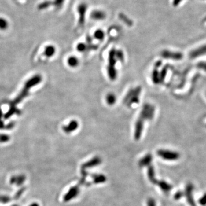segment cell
<instances>
[{"label":"cell","instance_id":"obj_1","mask_svg":"<svg viewBox=\"0 0 206 206\" xmlns=\"http://www.w3.org/2000/svg\"><path fill=\"white\" fill-rule=\"evenodd\" d=\"M117 61L116 50L112 49L109 52L108 65L107 67L108 75L111 80L115 81L116 79L117 73L116 69V64Z\"/></svg>","mask_w":206,"mask_h":206},{"label":"cell","instance_id":"obj_2","mask_svg":"<svg viewBox=\"0 0 206 206\" xmlns=\"http://www.w3.org/2000/svg\"><path fill=\"white\" fill-rule=\"evenodd\" d=\"M157 154L162 159L170 161L176 160L180 158L179 153L168 149H159L157 151Z\"/></svg>","mask_w":206,"mask_h":206},{"label":"cell","instance_id":"obj_3","mask_svg":"<svg viewBox=\"0 0 206 206\" xmlns=\"http://www.w3.org/2000/svg\"><path fill=\"white\" fill-rule=\"evenodd\" d=\"M155 108L154 106L150 104H145L144 105L139 116L145 120H151L155 115Z\"/></svg>","mask_w":206,"mask_h":206},{"label":"cell","instance_id":"obj_4","mask_svg":"<svg viewBox=\"0 0 206 206\" xmlns=\"http://www.w3.org/2000/svg\"><path fill=\"white\" fill-rule=\"evenodd\" d=\"M88 9V5L82 2L77 6V10L79 13L78 24L80 27H83L85 22V16Z\"/></svg>","mask_w":206,"mask_h":206},{"label":"cell","instance_id":"obj_5","mask_svg":"<svg viewBox=\"0 0 206 206\" xmlns=\"http://www.w3.org/2000/svg\"><path fill=\"white\" fill-rule=\"evenodd\" d=\"M161 56L166 59H172L173 60L178 61L183 58V55L179 52H173L166 50L161 51Z\"/></svg>","mask_w":206,"mask_h":206},{"label":"cell","instance_id":"obj_6","mask_svg":"<svg viewBox=\"0 0 206 206\" xmlns=\"http://www.w3.org/2000/svg\"><path fill=\"white\" fill-rule=\"evenodd\" d=\"M145 120L143 119L139 116L134 126V138L135 140H138L140 139L143 133L144 128V123Z\"/></svg>","mask_w":206,"mask_h":206},{"label":"cell","instance_id":"obj_7","mask_svg":"<svg viewBox=\"0 0 206 206\" xmlns=\"http://www.w3.org/2000/svg\"><path fill=\"white\" fill-rule=\"evenodd\" d=\"M206 54V44L198 47L195 50H193L189 53V57L190 58L193 59V58H199Z\"/></svg>","mask_w":206,"mask_h":206},{"label":"cell","instance_id":"obj_8","mask_svg":"<svg viewBox=\"0 0 206 206\" xmlns=\"http://www.w3.org/2000/svg\"><path fill=\"white\" fill-rule=\"evenodd\" d=\"M26 179H27L26 176L24 174L14 175L10 178L9 182L10 184L16 185L19 187L23 185L24 183L25 182Z\"/></svg>","mask_w":206,"mask_h":206},{"label":"cell","instance_id":"obj_9","mask_svg":"<svg viewBox=\"0 0 206 206\" xmlns=\"http://www.w3.org/2000/svg\"><path fill=\"white\" fill-rule=\"evenodd\" d=\"M141 92H142V88L140 86H137L134 89L133 95L129 100V101L127 104L128 106L131 107L133 104H138L139 103V97H140V94H141Z\"/></svg>","mask_w":206,"mask_h":206},{"label":"cell","instance_id":"obj_10","mask_svg":"<svg viewBox=\"0 0 206 206\" xmlns=\"http://www.w3.org/2000/svg\"><path fill=\"white\" fill-rule=\"evenodd\" d=\"M79 127V122L76 120H73L70 121L68 125L63 127V130L66 134H71L77 130Z\"/></svg>","mask_w":206,"mask_h":206},{"label":"cell","instance_id":"obj_11","mask_svg":"<svg viewBox=\"0 0 206 206\" xmlns=\"http://www.w3.org/2000/svg\"><path fill=\"white\" fill-rule=\"evenodd\" d=\"M79 192V187L76 186L71 188L64 197V200L65 202H68L71 200L73 198L76 197Z\"/></svg>","mask_w":206,"mask_h":206},{"label":"cell","instance_id":"obj_12","mask_svg":"<svg viewBox=\"0 0 206 206\" xmlns=\"http://www.w3.org/2000/svg\"><path fill=\"white\" fill-rule=\"evenodd\" d=\"M90 17L92 20L96 21H102L106 18V14L100 10H94L91 12Z\"/></svg>","mask_w":206,"mask_h":206},{"label":"cell","instance_id":"obj_13","mask_svg":"<svg viewBox=\"0 0 206 206\" xmlns=\"http://www.w3.org/2000/svg\"><path fill=\"white\" fill-rule=\"evenodd\" d=\"M193 186L191 184L187 185L186 189V196L187 198L189 204L191 206H195V203L193 200Z\"/></svg>","mask_w":206,"mask_h":206},{"label":"cell","instance_id":"obj_14","mask_svg":"<svg viewBox=\"0 0 206 206\" xmlns=\"http://www.w3.org/2000/svg\"><path fill=\"white\" fill-rule=\"evenodd\" d=\"M157 184L161 188V190L164 193H169L172 189V186L170 184H168L165 181L161 180V181H157Z\"/></svg>","mask_w":206,"mask_h":206},{"label":"cell","instance_id":"obj_15","mask_svg":"<svg viewBox=\"0 0 206 206\" xmlns=\"http://www.w3.org/2000/svg\"><path fill=\"white\" fill-rule=\"evenodd\" d=\"M153 160V156L151 154H147L143 157L139 161V166L140 167L148 166L150 164Z\"/></svg>","mask_w":206,"mask_h":206},{"label":"cell","instance_id":"obj_16","mask_svg":"<svg viewBox=\"0 0 206 206\" xmlns=\"http://www.w3.org/2000/svg\"><path fill=\"white\" fill-rule=\"evenodd\" d=\"M158 68H154L152 73V80L155 84H158L160 83L159 72L158 71Z\"/></svg>","mask_w":206,"mask_h":206},{"label":"cell","instance_id":"obj_17","mask_svg":"<svg viewBox=\"0 0 206 206\" xmlns=\"http://www.w3.org/2000/svg\"><path fill=\"white\" fill-rule=\"evenodd\" d=\"M67 63L69 67L75 68L79 65V60L75 56H71L68 58Z\"/></svg>","mask_w":206,"mask_h":206},{"label":"cell","instance_id":"obj_18","mask_svg":"<svg viewBox=\"0 0 206 206\" xmlns=\"http://www.w3.org/2000/svg\"><path fill=\"white\" fill-rule=\"evenodd\" d=\"M106 101L108 105H113L116 102V96L113 93H109L106 96Z\"/></svg>","mask_w":206,"mask_h":206},{"label":"cell","instance_id":"obj_19","mask_svg":"<svg viewBox=\"0 0 206 206\" xmlns=\"http://www.w3.org/2000/svg\"><path fill=\"white\" fill-rule=\"evenodd\" d=\"M56 52V49L53 45H48L45 48L44 54L46 57H50L53 56Z\"/></svg>","mask_w":206,"mask_h":206},{"label":"cell","instance_id":"obj_20","mask_svg":"<svg viewBox=\"0 0 206 206\" xmlns=\"http://www.w3.org/2000/svg\"><path fill=\"white\" fill-rule=\"evenodd\" d=\"M148 178L150 181L153 184H157V181L155 178V172L153 166H149L148 167Z\"/></svg>","mask_w":206,"mask_h":206},{"label":"cell","instance_id":"obj_21","mask_svg":"<svg viewBox=\"0 0 206 206\" xmlns=\"http://www.w3.org/2000/svg\"><path fill=\"white\" fill-rule=\"evenodd\" d=\"M105 33L101 29H97L94 31V37L95 39L99 41H102L104 39Z\"/></svg>","mask_w":206,"mask_h":206},{"label":"cell","instance_id":"obj_22","mask_svg":"<svg viewBox=\"0 0 206 206\" xmlns=\"http://www.w3.org/2000/svg\"><path fill=\"white\" fill-rule=\"evenodd\" d=\"M92 177L94 178V183H104L106 180V178L103 175H92Z\"/></svg>","mask_w":206,"mask_h":206},{"label":"cell","instance_id":"obj_23","mask_svg":"<svg viewBox=\"0 0 206 206\" xmlns=\"http://www.w3.org/2000/svg\"><path fill=\"white\" fill-rule=\"evenodd\" d=\"M51 5H52L51 1H45L44 2L41 3L38 6V8L39 10H43L48 8Z\"/></svg>","mask_w":206,"mask_h":206},{"label":"cell","instance_id":"obj_24","mask_svg":"<svg viewBox=\"0 0 206 206\" xmlns=\"http://www.w3.org/2000/svg\"><path fill=\"white\" fill-rule=\"evenodd\" d=\"M116 58L117 60H119L121 62H123L124 61V54L121 50H116Z\"/></svg>","mask_w":206,"mask_h":206},{"label":"cell","instance_id":"obj_25","mask_svg":"<svg viewBox=\"0 0 206 206\" xmlns=\"http://www.w3.org/2000/svg\"><path fill=\"white\" fill-rule=\"evenodd\" d=\"M25 191H26V187H24L23 188H20L18 191L16 193V194H15V195L13 197L14 200L19 199L24 194V193H25Z\"/></svg>","mask_w":206,"mask_h":206},{"label":"cell","instance_id":"obj_26","mask_svg":"<svg viewBox=\"0 0 206 206\" xmlns=\"http://www.w3.org/2000/svg\"><path fill=\"white\" fill-rule=\"evenodd\" d=\"M12 200V198L7 195H0V203L7 204Z\"/></svg>","mask_w":206,"mask_h":206},{"label":"cell","instance_id":"obj_27","mask_svg":"<svg viewBox=\"0 0 206 206\" xmlns=\"http://www.w3.org/2000/svg\"><path fill=\"white\" fill-rule=\"evenodd\" d=\"M8 27V21L4 18H0V29L5 30Z\"/></svg>","mask_w":206,"mask_h":206},{"label":"cell","instance_id":"obj_28","mask_svg":"<svg viewBox=\"0 0 206 206\" xmlns=\"http://www.w3.org/2000/svg\"><path fill=\"white\" fill-rule=\"evenodd\" d=\"M133 94H134V89L132 88V89H131L126 94L125 97L123 99V103L127 104L131 98L132 97Z\"/></svg>","mask_w":206,"mask_h":206},{"label":"cell","instance_id":"obj_29","mask_svg":"<svg viewBox=\"0 0 206 206\" xmlns=\"http://www.w3.org/2000/svg\"><path fill=\"white\" fill-rule=\"evenodd\" d=\"M76 49L77 51L80 52H85L86 50H87V45H86L84 43L80 42L77 45Z\"/></svg>","mask_w":206,"mask_h":206},{"label":"cell","instance_id":"obj_30","mask_svg":"<svg viewBox=\"0 0 206 206\" xmlns=\"http://www.w3.org/2000/svg\"><path fill=\"white\" fill-rule=\"evenodd\" d=\"M64 1L65 0H54V1H52V5L57 9H60L63 6Z\"/></svg>","mask_w":206,"mask_h":206},{"label":"cell","instance_id":"obj_31","mask_svg":"<svg viewBox=\"0 0 206 206\" xmlns=\"http://www.w3.org/2000/svg\"><path fill=\"white\" fill-rule=\"evenodd\" d=\"M167 75V69L164 68L162 70H161L160 72H159V75H160V83H162L163 81L164 80L165 77Z\"/></svg>","mask_w":206,"mask_h":206},{"label":"cell","instance_id":"obj_32","mask_svg":"<svg viewBox=\"0 0 206 206\" xmlns=\"http://www.w3.org/2000/svg\"><path fill=\"white\" fill-rule=\"evenodd\" d=\"M197 67L206 72V62H200L197 64Z\"/></svg>","mask_w":206,"mask_h":206},{"label":"cell","instance_id":"obj_33","mask_svg":"<svg viewBox=\"0 0 206 206\" xmlns=\"http://www.w3.org/2000/svg\"><path fill=\"white\" fill-rule=\"evenodd\" d=\"M199 203L202 206H206V193L204 194L200 199H199Z\"/></svg>","mask_w":206,"mask_h":206},{"label":"cell","instance_id":"obj_34","mask_svg":"<svg viewBox=\"0 0 206 206\" xmlns=\"http://www.w3.org/2000/svg\"><path fill=\"white\" fill-rule=\"evenodd\" d=\"M183 195L184 193L182 192H178L175 193V199H179L181 197H183Z\"/></svg>","mask_w":206,"mask_h":206},{"label":"cell","instance_id":"obj_35","mask_svg":"<svg viewBox=\"0 0 206 206\" xmlns=\"http://www.w3.org/2000/svg\"><path fill=\"white\" fill-rule=\"evenodd\" d=\"M148 206H156L155 201L153 199H149L147 202Z\"/></svg>","mask_w":206,"mask_h":206},{"label":"cell","instance_id":"obj_36","mask_svg":"<svg viewBox=\"0 0 206 206\" xmlns=\"http://www.w3.org/2000/svg\"><path fill=\"white\" fill-rule=\"evenodd\" d=\"M9 140V138L6 135L0 136V142H5Z\"/></svg>","mask_w":206,"mask_h":206},{"label":"cell","instance_id":"obj_37","mask_svg":"<svg viewBox=\"0 0 206 206\" xmlns=\"http://www.w3.org/2000/svg\"><path fill=\"white\" fill-rule=\"evenodd\" d=\"M183 0H173L172 1V5L175 7L178 6V5H179L182 2Z\"/></svg>","mask_w":206,"mask_h":206},{"label":"cell","instance_id":"obj_38","mask_svg":"<svg viewBox=\"0 0 206 206\" xmlns=\"http://www.w3.org/2000/svg\"><path fill=\"white\" fill-rule=\"evenodd\" d=\"M40 206V205L37 203H33L30 206Z\"/></svg>","mask_w":206,"mask_h":206},{"label":"cell","instance_id":"obj_39","mask_svg":"<svg viewBox=\"0 0 206 206\" xmlns=\"http://www.w3.org/2000/svg\"><path fill=\"white\" fill-rule=\"evenodd\" d=\"M18 206V205H17V204H14V205H13V206Z\"/></svg>","mask_w":206,"mask_h":206}]
</instances>
